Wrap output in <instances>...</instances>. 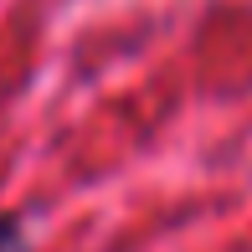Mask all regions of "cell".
<instances>
[{
    "mask_svg": "<svg viewBox=\"0 0 252 252\" xmlns=\"http://www.w3.org/2000/svg\"><path fill=\"white\" fill-rule=\"evenodd\" d=\"M0 252H26V237L16 221H0Z\"/></svg>",
    "mask_w": 252,
    "mask_h": 252,
    "instance_id": "6da1fadb",
    "label": "cell"
}]
</instances>
